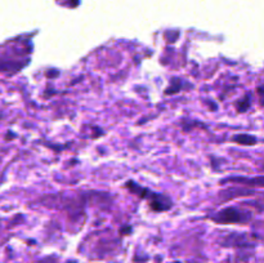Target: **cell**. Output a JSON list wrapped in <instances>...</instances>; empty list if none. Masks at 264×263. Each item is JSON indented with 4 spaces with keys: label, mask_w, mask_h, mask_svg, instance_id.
Wrapping results in <instances>:
<instances>
[{
    "label": "cell",
    "mask_w": 264,
    "mask_h": 263,
    "mask_svg": "<svg viewBox=\"0 0 264 263\" xmlns=\"http://www.w3.org/2000/svg\"><path fill=\"white\" fill-rule=\"evenodd\" d=\"M247 219H249V217L245 216V213H241L240 211H237L235 208H227V209L219 212V213L214 217V221L221 223L246 222Z\"/></svg>",
    "instance_id": "6da1fadb"
},
{
    "label": "cell",
    "mask_w": 264,
    "mask_h": 263,
    "mask_svg": "<svg viewBox=\"0 0 264 263\" xmlns=\"http://www.w3.org/2000/svg\"><path fill=\"white\" fill-rule=\"evenodd\" d=\"M233 141H236L237 144L249 145V146H251V145H255V142H256L255 138L251 137V136H247V135L235 136V137H233Z\"/></svg>",
    "instance_id": "7a4b0ae2"
}]
</instances>
